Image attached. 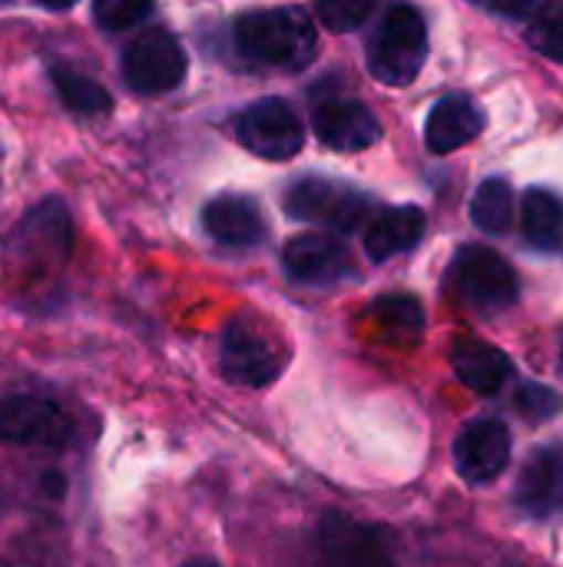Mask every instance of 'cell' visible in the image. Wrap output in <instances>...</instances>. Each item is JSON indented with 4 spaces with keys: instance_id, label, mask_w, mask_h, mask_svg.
Listing matches in <instances>:
<instances>
[{
    "instance_id": "obj_13",
    "label": "cell",
    "mask_w": 563,
    "mask_h": 567,
    "mask_svg": "<svg viewBox=\"0 0 563 567\" xmlns=\"http://www.w3.org/2000/svg\"><path fill=\"white\" fill-rule=\"evenodd\" d=\"M312 123H315V136L338 153H362L375 146L382 136L378 116L358 100H329L315 110Z\"/></svg>"
},
{
    "instance_id": "obj_10",
    "label": "cell",
    "mask_w": 563,
    "mask_h": 567,
    "mask_svg": "<svg viewBox=\"0 0 563 567\" xmlns=\"http://www.w3.org/2000/svg\"><path fill=\"white\" fill-rule=\"evenodd\" d=\"M455 472L468 485H491L508 472L511 462V432L498 419H475L468 422L451 449Z\"/></svg>"
},
{
    "instance_id": "obj_21",
    "label": "cell",
    "mask_w": 563,
    "mask_h": 567,
    "mask_svg": "<svg viewBox=\"0 0 563 567\" xmlns=\"http://www.w3.org/2000/svg\"><path fill=\"white\" fill-rule=\"evenodd\" d=\"M511 216H514V193H511L508 179H498V176L484 179L478 186L475 199H471V219H475V226L498 236V233H508Z\"/></svg>"
},
{
    "instance_id": "obj_26",
    "label": "cell",
    "mask_w": 563,
    "mask_h": 567,
    "mask_svg": "<svg viewBox=\"0 0 563 567\" xmlns=\"http://www.w3.org/2000/svg\"><path fill=\"white\" fill-rule=\"evenodd\" d=\"M494 7L508 17H534L548 7V0H494Z\"/></svg>"
},
{
    "instance_id": "obj_25",
    "label": "cell",
    "mask_w": 563,
    "mask_h": 567,
    "mask_svg": "<svg viewBox=\"0 0 563 567\" xmlns=\"http://www.w3.org/2000/svg\"><path fill=\"white\" fill-rule=\"evenodd\" d=\"M561 409L563 399L551 389V385L528 382V385H521V392H518V412H521L528 422H551Z\"/></svg>"
},
{
    "instance_id": "obj_19",
    "label": "cell",
    "mask_w": 563,
    "mask_h": 567,
    "mask_svg": "<svg viewBox=\"0 0 563 567\" xmlns=\"http://www.w3.org/2000/svg\"><path fill=\"white\" fill-rule=\"evenodd\" d=\"M372 319L392 342H415L425 329V312L411 296H382L372 302Z\"/></svg>"
},
{
    "instance_id": "obj_29",
    "label": "cell",
    "mask_w": 563,
    "mask_h": 567,
    "mask_svg": "<svg viewBox=\"0 0 563 567\" xmlns=\"http://www.w3.org/2000/svg\"><path fill=\"white\" fill-rule=\"evenodd\" d=\"M561 365H563V349H561Z\"/></svg>"
},
{
    "instance_id": "obj_15",
    "label": "cell",
    "mask_w": 563,
    "mask_h": 567,
    "mask_svg": "<svg viewBox=\"0 0 563 567\" xmlns=\"http://www.w3.org/2000/svg\"><path fill=\"white\" fill-rule=\"evenodd\" d=\"M202 226L206 233L232 249H246V246H259L265 236V223L259 206L249 196H216L212 203H206L202 209Z\"/></svg>"
},
{
    "instance_id": "obj_7",
    "label": "cell",
    "mask_w": 563,
    "mask_h": 567,
    "mask_svg": "<svg viewBox=\"0 0 563 567\" xmlns=\"http://www.w3.org/2000/svg\"><path fill=\"white\" fill-rule=\"evenodd\" d=\"M236 136L249 153H256L262 159H272V163L292 159L305 143L302 120L282 96L256 100L236 120Z\"/></svg>"
},
{
    "instance_id": "obj_27",
    "label": "cell",
    "mask_w": 563,
    "mask_h": 567,
    "mask_svg": "<svg viewBox=\"0 0 563 567\" xmlns=\"http://www.w3.org/2000/svg\"><path fill=\"white\" fill-rule=\"evenodd\" d=\"M33 3H40V7H46V10H70L76 0H33Z\"/></svg>"
},
{
    "instance_id": "obj_23",
    "label": "cell",
    "mask_w": 563,
    "mask_h": 567,
    "mask_svg": "<svg viewBox=\"0 0 563 567\" xmlns=\"http://www.w3.org/2000/svg\"><path fill=\"white\" fill-rule=\"evenodd\" d=\"M153 10V0H93V20L103 30H129L143 23Z\"/></svg>"
},
{
    "instance_id": "obj_24",
    "label": "cell",
    "mask_w": 563,
    "mask_h": 567,
    "mask_svg": "<svg viewBox=\"0 0 563 567\" xmlns=\"http://www.w3.org/2000/svg\"><path fill=\"white\" fill-rule=\"evenodd\" d=\"M528 43L544 53L548 60H561L563 63V7H554L548 13H541L531 30H528Z\"/></svg>"
},
{
    "instance_id": "obj_16",
    "label": "cell",
    "mask_w": 563,
    "mask_h": 567,
    "mask_svg": "<svg viewBox=\"0 0 563 567\" xmlns=\"http://www.w3.org/2000/svg\"><path fill=\"white\" fill-rule=\"evenodd\" d=\"M451 369L461 379V385H468L478 395H498L508 385V379L514 375L511 359L501 349H494L488 342H478V339L455 342Z\"/></svg>"
},
{
    "instance_id": "obj_9",
    "label": "cell",
    "mask_w": 563,
    "mask_h": 567,
    "mask_svg": "<svg viewBox=\"0 0 563 567\" xmlns=\"http://www.w3.org/2000/svg\"><path fill=\"white\" fill-rule=\"evenodd\" d=\"M315 542L319 567H398L375 528L338 512L322 515Z\"/></svg>"
},
{
    "instance_id": "obj_14",
    "label": "cell",
    "mask_w": 563,
    "mask_h": 567,
    "mask_svg": "<svg viewBox=\"0 0 563 567\" xmlns=\"http://www.w3.org/2000/svg\"><path fill=\"white\" fill-rule=\"evenodd\" d=\"M481 130H484L481 106L468 93H451L435 103L428 126H425V140L431 153H455L468 146Z\"/></svg>"
},
{
    "instance_id": "obj_17",
    "label": "cell",
    "mask_w": 563,
    "mask_h": 567,
    "mask_svg": "<svg viewBox=\"0 0 563 567\" xmlns=\"http://www.w3.org/2000/svg\"><path fill=\"white\" fill-rule=\"evenodd\" d=\"M425 236V213L418 206H392L365 233V252L375 262H385L398 252H408Z\"/></svg>"
},
{
    "instance_id": "obj_6",
    "label": "cell",
    "mask_w": 563,
    "mask_h": 567,
    "mask_svg": "<svg viewBox=\"0 0 563 567\" xmlns=\"http://www.w3.org/2000/svg\"><path fill=\"white\" fill-rule=\"evenodd\" d=\"M285 213L292 219H305V223H322L332 226L338 233H352L365 213H368V196L345 186V183H332V179H319V176H305L295 179L285 189Z\"/></svg>"
},
{
    "instance_id": "obj_2",
    "label": "cell",
    "mask_w": 563,
    "mask_h": 567,
    "mask_svg": "<svg viewBox=\"0 0 563 567\" xmlns=\"http://www.w3.org/2000/svg\"><path fill=\"white\" fill-rule=\"evenodd\" d=\"M428 56V27L411 3H392L368 40V70L385 86L411 83Z\"/></svg>"
},
{
    "instance_id": "obj_11",
    "label": "cell",
    "mask_w": 563,
    "mask_h": 567,
    "mask_svg": "<svg viewBox=\"0 0 563 567\" xmlns=\"http://www.w3.org/2000/svg\"><path fill=\"white\" fill-rule=\"evenodd\" d=\"M514 505L534 522L563 515V442L531 452L514 482Z\"/></svg>"
},
{
    "instance_id": "obj_20",
    "label": "cell",
    "mask_w": 563,
    "mask_h": 567,
    "mask_svg": "<svg viewBox=\"0 0 563 567\" xmlns=\"http://www.w3.org/2000/svg\"><path fill=\"white\" fill-rule=\"evenodd\" d=\"M50 80H53V90L63 100V106L73 110V113L96 116V113H106L110 103H113L110 93L96 80H90V76H83V73H76L70 66H50Z\"/></svg>"
},
{
    "instance_id": "obj_5",
    "label": "cell",
    "mask_w": 563,
    "mask_h": 567,
    "mask_svg": "<svg viewBox=\"0 0 563 567\" xmlns=\"http://www.w3.org/2000/svg\"><path fill=\"white\" fill-rule=\"evenodd\" d=\"M186 50L169 30H146L123 53V76L129 90L146 96L176 90L186 80Z\"/></svg>"
},
{
    "instance_id": "obj_4",
    "label": "cell",
    "mask_w": 563,
    "mask_h": 567,
    "mask_svg": "<svg viewBox=\"0 0 563 567\" xmlns=\"http://www.w3.org/2000/svg\"><path fill=\"white\" fill-rule=\"evenodd\" d=\"M285 369L282 346L252 319H232L219 339V372L242 389H265Z\"/></svg>"
},
{
    "instance_id": "obj_1",
    "label": "cell",
    "mask_w": 563,
    "mask_h": 567,
    "mask_svg": "<svg viewBox=\"0 0 563 567\" xmlns=\"http://www.w3.org/2000/svg\"><path fill=\"white\" fill-rule=\"evenodd\" d=\"M236 47L246 60L279 70H302L315 53V27L299 7L249 10L232 23Z\"/></svg>"
},
{
    "instance_id": "obj_3",
    "label": "cell",
    "mask_w": 563,
    "mask_h": 567,
    "mask_svg": "<svg viewBox=\"0 0 563 567\" xmlns=\"http://www.w3.org/2000/svg\"><path fill=\"white\" fill-rule=\"evenodd\" d=\"M451 286H455L458 299L481 316H498L518 302L514 266L488 246H461L458 249V256L451 262Z\"/></svg>"
},
{
    "instance_id": "obj_22",
    "label": "cell",
    "mask_w": 563,
    "mask_h": 567,
    "mask_svg": "<svg viewBox=\"0 0 563 567\" xmlns=\"http://www.w3.org/2000/svg\"><path fill=\"white\" fill-rule=\"evenodd\" d=\"M375 7H378V0H315L322 27H329L332 33L358 30L375 13Z\"/></svg>"
},
{
    "instance_id": "obj_28",
    "label": "cell",
    "mask_w": 563,
    "mask_h": 567,
    "mask_svg": "<svg viewBox=\"0 0 563 567\" xmlns=\"http://www.w3.org/2000/svg\"><path fill=\"white\" fill-rule=\"evenodd\" d=\"M183 567H219L216 561H209V558H192V561H186Z\"/></svg>"
},
{
    "instance_id": "obj_18",
    "label": "cell",
    "mask_w": 563,
    "mask_h": 567,
    "mask_svg": "<svg viewBox=\"0 0 563 567\" xmlns=\"http://www.w3.org/2000/svg\"><path fill=\"white\" fill-rule=\"evenodd\" d=\"M524 219V236L531 246L551 252L563 239V199L551 189H531L521 206Z\"/></svg>"
},
{
    "instance_id": "obj_12",
    "label": "cell",
    "mask_w": 563,
    "mask_h": 567,
    "mask_svg": "<svg viewBox=\"0 0 563 567\" xmlns=\"http://www.w3.org/2000/svg\"><path fill=\"white\" fill-rule=\"evenodd\" d=\"M282 266L292 282L302 286H335L348 279L352 272V256L348 249L325 236V233H302L285 243L282 249Z\"/></svg>"
},
{
    "instance_id": "obj_8",
    "label": "cell",
    "mask_w": 563,
    "mask_h": 567,
    "mask_svg": "<svg viewBox=\"0 0 563 567\" xmlns=\"http://www.w3.org/2000/svg\"><path fill=\"white\" fill-rule=\"evenodd\" d=\"M73 425L63 409L40 395H7L0 399V442L27 449H66Z\"/></svg>"
}]
</instances>
